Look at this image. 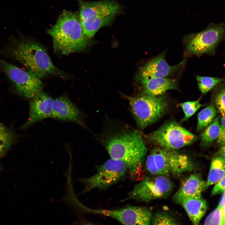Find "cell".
<instances>
[{
	"mask_svg": "<svg viewBox=\"0 0 225 225\" xmlns=\"http://www.w3.org/2000/svg\"><path fill=\"white\" fill-rule=\"evenodd\" d=\"M225 191V176L216 183L212 190L211 196H213L223 192Z\"/></svg>",
	"mask_w": 225,
	"mask_h": 225,
	"instance_id": "f1b7e54d",
	"label": "cell"
},
{
	"mask_svg": "<svg viewBox=\"0 0 225 225\" xmlns=\"http://www.w3.org/2000/svg\"><path fill=\"white\" fill-rule=\"evenodd\" d=\"M223 194L218 206L221 208L225 207V191L223 192Z\"/></svg>",
	"mask_w": 225,
	"mask_h": 225,
	"instance_id": "f546056e",
	"label": "cell"
},
{
	"mask_svg": "<svg viewBox=\"0 0 225 225\" xmlns=\"http://www.w3.org/2000/svg\"><path fill=\"white\" fill-rule=\"evenodd\" d=\"M200 98L196 101L185 102L178 105L182 108L184 114L182 121L187 120L202 106L200 102Z\"/></svg>",
	"mask_w": 225,
	"mask_h": 225,
	"instance_id": "484cf974",
	"label": "cell"
},
{
	"mask_svg": "<svg viewBox=\"0 0 225 225\" xmlns=\"http://www.w3.org/2000/svg\"><path fill=\"white\" fill-rule=\"evenodd\" d=\"M225 176V160L220 155L213 158L211 163L204 189L218 182Z\"/></svg>",
	"mask_w": 225,
	"mask_h": 225,
	"instance_id": "d6986e66",
	"label": "cell"
},
{
	"mask_svg": "<svg viewBox=\"0 0 225 225\" xmlns=\"http://www.w3.org/2000/svg\"><path fill=\"white\" fill-rule=\"evenodd\" d=\"M78 1L81 25L84 33L89 38L93 37L102 27L110 25L122 10L115 0Z\"/></svg>",
	"mask_w": 225,
	"mask_h": 225,
	"instance_id": "277c9868",
	"label": "cell"
},
{
	"mask_svg": "<svg viewBox=\"0 0 225 225\" xmlns=\"http://www.w3.org/2000/svg\"><path fill=\"white\" fill-rule=\"evenodd\" d=\"M217 112L213 103H211L202 110L198 116L197 131H202L211 123L217 115Z\"/></svg>",
	"mask_w": 225,
	"mask_h": 225,
	"instance_id": "44dd1931",
	"label": "cell"
},
{
	"mask_svg": "<svg viewBox=\"0 0 225 225\" xmlns=\"http://www.w3.org/2000/svg\"><path fill=\"white\" fill-rule=\"evenodd\" d=\"M146 165L154 176L176 175L192 170L193 164L187 155L175 150L157 147L148 156Z\"/></svg>",
	"mask_w": 225,
	"mask_h": 225,
	"instance_id": "5b68a950",
	"label": "cell"
},
{
	"mask_svg": "<svg viewBox=\"0 0 225 225\" xmlns=\"http://www.w3.org/2000/svg\"><path fill=\"white\" fill-rule=\"evenodd\" d=\"M84 210L89 212L103 215L113 218L125 225H149L152 212L145 207L129 206L115 209H94L83 206Z\"/></svg>",
	"mask_w": 225,
	"mask_h": 225,
	"instance_id": "7c38bea8",
	"label": "cell"
},
{
	"mask_svg": "<svg viewBox=\"0 0 225 225\" xmlns=\"http://www.w3.org/2000/svg\"><path fill=\"white\" fill-rule=\"evenodd\" d=\"M165 54L166 51L163 52L141 67L138 72V80L166 78L177 72L185 63L184 59L177 65H170L165 59Z\"/></svg>",
	"mask_w": 225,
	"mask_h": 225,
	"instance_id": "4fadbf2b",
	"label": "cell"
},
{
	"mask_svg": "<svg viewBox=\"0 0 225 225\" xmlns=\"http://www.w3.org/2000/svg\"><path fill=\"white\" fill-rule=\"evenodd\" d=\"M222 210L223 214L225 218V207L222 208Z\"/></svg>",
	"mask_w": 225,
	"mask_h": 225,
	"instance_id": "1f68e13d",
	"label": "cell"
},
{
	"mask_svg": "<svg viewBox=\"0 0 225 225\" xmlns=\"http://www.w3.org/2000/svg\"><path fill=\"white\" fill-rule=\"evenodd\" d=\"M220 129L218 139V143L222 146L224 145L225 139V116H222L220 120Z\"/></svg>",
	"mask_w": 225,
	"mask_h": 225,
	"instance_id": "83f0119b",
	"label": "cell"
},
{
	"mask_svg": "<svg viewBox=\"0 0 225 225\" xmlns=\"http://www.w3.org/2000/svg\"><path fill=\"white\" fill-rule=\"evenodd\" d=\"M6 52L40 78L49 75L62 78L66 76L53 64L45 49L38 43L29 41L18 42L10 46Z\"/></svg>",
	"mask_w": 225,
	"mask_h": 225,
	"instance_id": "3957f363",
	"label": "cell"
},
{
	"mask_svg": "<svg viewBox=\"0 0 225 225\" xmlns=\"http://www.w3.org/2000/svg\"><path fill=\"white\" fill-rule=\"evenodd\" d=\"M223 146H225V145H223Z\"/></svg>",
	"mask_w": 225,
	"mask_h": 225,
	"instance_id": "e575fe53",
	"label": "cell"
},
{
	"mask_svg": "<svg viewBox=\"0 0 225 225\" xmlns=\"http://www.w3.org/2000/svg\"><path fill=\"white\" fill-rule=\"evenodd\" d=\"M123 96L129 101L135 120L141 129L157 121L165 114L168 108V100L162 95H145L137 97Z\"/></svg>",
	"mask_w": 225,
	"mask_h": 225,
	"instance_id": "8992f818",
	"label": "cell"
},
{
	"mask_svg": "<svg viewBox=\"0 0 225 225\" xmlns=\"http://www.w3.org/2000/svg\"><path fill=\"white\" fill-rule=\"evenodd\" d=\"M146 138L157 147L175 150L189 145L198 138L196 135L174 121L165 123L148 135Z\"/></svg>",
	"mask_w": 225,
	"mask_h": 225,
	"instance_id": "ba28073f",
	"label": "cell"
},
{
	"mask_svg": "<svg viewBox=\"0 0 225 225\" xmlns=\"http://www.w3.org/2000/svg\"><path fill=\"white\" fill-rule=\"evenodd\" d=\"M53 101L49 95L42 92L32 98L28 118L20 128L27 129L38 122L50 118Z\"/></svg>",
	"mask_w": 225,
	"mask_h": 225,
	"instance_id": "5bb4252c",
	"label": "cell"
},
{
	"mask_svg": "<svg viewBox=\"0 0 225 225\" xmlns=\"http://www.w3.org/2000/svg\"><path fill=\"white\" fill-rule=\"evenodd\" d=\"M81 115L79 109L67 97L62 96L53 100L50 118L73 122L83 126Z\"/></svg>",
	"mask_w": 225,
	"mask_h": 225,
	"instance_id": "9a60e30c",
	"label": "cell"
},
{
	"mask_svg": "<svg viewBox=\"0 0 225 225\" xmlns=\"http://www.w3.org/2000/svg\"><path fill=\"white\" fill-rule=\"evenodd\" d=\"M219 120L218 116L216 117L201 133L200 145L202 148L208 147L218 139L220 129Z\"/></svg>",
	"mask_w": 225,
	"mask_h": 225,
	"instance_id": "ffe728a7",
	"label": "cell"
},
{
	"mask_svg": "<svg viewBox=\"0 0 225 225\" xmlns=\"http://www.w3.org/2000/svg\"><path fill=\"white\" fill-rule=\"evenodd\" d=\"M198 88L203 94H206L215 86L225 80L223 78L208 76H196Z\"/></svg>",
	"mask_w": 225,
	"mask_h": 225,
	"instance_id": "603a6c76",
	"label": "cell"
},
{
	"mask_svg": "<svg viewBox=\"0 0 225 225\" xmlns=\"http://www.w3.org/2000/svg\"><path fill=\"white\" fill-rule=\"evenodd\" d=\"M174 184L167 176L147 177L135 185L124 200H133L148 202L168 197L172 191Z\"/></svg>",
	"mask_w": 225,
	"mask_h": 225,
	"instance_id": "30bf717a",
	"label": "cell"
},
{
	"mask_svg": "<svg viewBox=\"0 0 225 225\" xmlns=\"http://www.w3.org/2000/svg\"><path fill=\"white\" fill-rule=\"evenodd\" d=\"M94 175L80 181L84 185L83 192L95 189L104 190L122 179L128 171L123 161L111 158L96 167Z\"/></svg>",
	"mask_w": 225,
	"mask_h": 225,
	"instance_id": "9c48e42d",
	"label": "cell"
},
{
	"mask_svg": "<svg viewBox=\"0 0 225 225\" xmlns=\"http://www.w3.org/2000/svg\"><path fill=\"white\" fill-rule=\"evenodd\" d=\"M0 69L13 85L19 95L32 99L42 92V81L30 72L24 70L0 58Z\"/></svg>",
	"mask_w": 225,
	"mask_h": 225,
	"instance_id": "8fae6325",
	"label": "cell"
},
{
	"mask_svg": "<svg viewBox=\"0 0 225 225\" xmlns=\"http://www.w3.org/2000/svg\"><path fill=\"white\" fill-rule=\"evenodd\" d=\"M102 142L111 158L126 164L132 179L143 178L142 166L147 148L139 132L128 128L121 129L107 135Z\"/></svg>",
	"mask_w": 225,
	"mask_h": 225,
	"instance_id": "6da1fadb",
	"label": "cell"
},
{
	"mask_svg": "<svg viewBox=\"0 0 225 225\" xmlns=\"http://www.w3.org/2000/svg\"><path fill=\"white\" fill-rule=\"evenodd\" d=\"M2 124L0 122V126L2 125Z\"/></svg>",
	"mask_w": 225,
	"mask_h": 225,
	"instance_id": "d6a6232c",
	"label": "cell"
},
{
	"mask_svg": "<svg viewBox=\"0 0 225 225\" xmlns=\"http://www.w3.org/2000/svg\"><path fill=\"white\" fill-rule=\"evenodd\" d=\"M177 222L172 215L163 211L155 213L152 217L151 222L153 225H176Z\"/></svg>",
	"mask_w": 225,
	"mask_h": 225,
	"instance_id": "d4e9b609",
	"label": "cell"
},
{
	"mask_svg": "<svg viewBox=\"0 0 225 225\" xmlns=\"http://www.w3.org/2000/svg\"><path fill=\"white\" fill-rule=\"evenodd\" d=\"M225 39V22L212 23L202 31L185 37L184 55H214L218 45Z\"/></svg>",
	"mask_w": 225,
	"mask_h": 225,
	"instance_id": "52a82bcc",
	"label": "cell"
},
{
	"mask_svg": "<svg viewBox=\"0 0 225 225\" xmlns=\"http://www.w3.org/2000/svg\"><path fill=\"white\" fill-rule=\"evenodd\" d=\"M205 225H225V218L222 208L218 206L206 218Z\"/></svg>",
	"mask_w": 225,
	"mask_h": 225,
	"instance_id": "4316f807",
	"label": "cell"
},
{
	"mask_svg": "<svg viewBox=\"0 0 225 225\" xmlns=\"http://www.w3.org/2000/svg\"><path fill=\"white\" fill-rule=\"evenodd\" d=\"M180 204L184 209L194 225L199 223L207 208L206 201L201 197L185 198Z\"/></svg>",
	"mask_w": 225,
	"mask_h": 225,
	"instance_id": "ac0fdd59",
	"label": "cell"
},
{
	"mask_svg": "<svg viewBox=\"0 0 225 225\" xmlns=\"http://www.w3.org/2000/svg\"><path fill=\"white\" fill-rule=\"evenodd\" d=\"M224 143H225V145H225V141H224Z\"/></svg>",
	"mask_w": 225,
	"mask_h": 225,
	"instance_id": "836d02e7",
	"label": "cell"
},
{
	"mask_svg": "<svg viewBox=\"0 0 225 225\" xmlns=\"http://www.w3.org/2000/svg\"><path fill=\"white\" fill-rule=\"evenodd\" d=\"M47 32L52 38L54 51L64 54L84 50L91 43L90 38L83 32L77 12L63 10Z\"/></svg>",
	"mask_w": 225,
	"mask_h": 225,
	"instance_id": "7a4b0ae2",
	"label": "cell"
},
{
	"mask_svg": "<svg viewBox=\"0 0 225 225\" xmlns=\"http://www.w3.org/2000/svg\"><path fill=\"white\" fill-rule=\"evenodd\" d=\"M13 131L3 124L0 126V158L4 156L15 142Z\"/></svg>",
	"mask_w": 225,
	"mask_h": 225,
	"instance_id": "7402d4cb",
	"label": "cell"
},
{
	"mask_svg": "<svg viewBox=\"0 0 225 225\" xmlns=\"http://www.w3.org/2000/svg\"><path fill=\"white\" fill-rule=\"evenodd\" d=\"M143 88L145 95L158 96L162 95L169 90L177 89V80L167 78H157L139 80Z\"/></svg>",
	"mask_w": 225,
	"mask_h": 225,
	"instance_id": "e0dca14e",
	"label": "cell"
},
{
	"mask_svg": "<svg viewBox=\"0 0 225 225\" xmlns=\"http://www.w3.org/2000/svg\"><path fill=\"white\" fill-rule=\"evenodd\" d=\"M219 155L225 160V146H222L219 151Z\"/></svg>",
	"mask_w": 225,
	"mask_h": 225,
	"instance_id": "4dcf8cb0",
	"label": "cell"
},
{
	"mask_svg": "<svg viewBox=\"0 0 225 225\" xmlns=\"http://www.w3.org/2000/svg\"><path fill=\"white\" fill-rule=\"evenodd\" d=\"M214 105L222 116H225V80L214 88Z\"/></svg>",
	"mask_w": 225,
	"mask_h": 225,
	"instance_id": "cb8c5ba5",
	"label": "cell"
},
{
	"mask_svg": "<svg viewBox=\"0 0 225 225\" xmlns=\"http://www.w3.org/2000/svg\"><path fill=\"white\" fill-rule=\"evenodd\" d=\"M205 183L200 175L195 173L191 174L183 182L174 195L172 200L175 203L180 204L185 198L201 197Z\"/></svg>",
	"mask_w": 225,
	"mask_h": 225,
	"instance_id": "2e32d148",
	"label": "cell"
}]
</instances>
